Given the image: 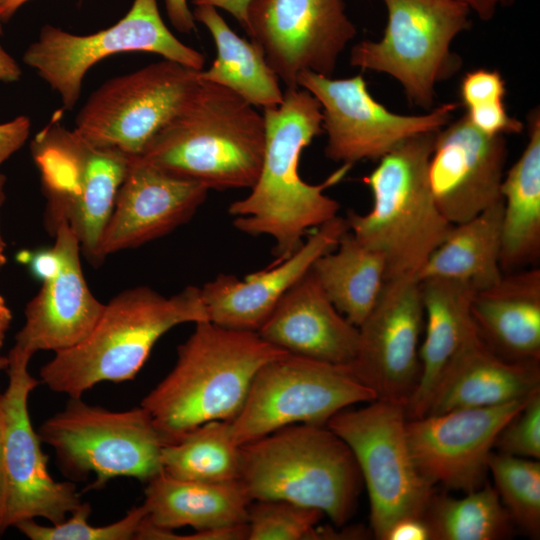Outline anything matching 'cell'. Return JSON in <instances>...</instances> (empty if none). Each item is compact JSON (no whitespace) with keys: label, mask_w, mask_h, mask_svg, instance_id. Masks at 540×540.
<instances>
[{"label":"cell","mask_w":540,"mask_h":540,"mask_svg":"<svg viewBox=\"0 0 540 540\" xmlns=\"http://www.w3.org/2000/svg\"><path fill=\"white\" fill-rule=\"evenodd\" d=\"M252 0H192L194 6L209 5L229 13L243 28L246 24L247 9Z\"/></svg>","instance_id":"cell-45"},{"label":"cell","mask_w":540,"mask_h":540,"mask_svg":"<svg viewBox=\"0 0 540 540\" xmlns=\"http://www.w3.org/2000/svg\"><path fill=\"white\" fill-rule=\"evenodd\" d=\"M145 522L170 530H196L247 523L251 498L239 480L200 482L174 478L163 471L147 482Z\"/></svg>","instance_id":"cell-27"},{"label":"cell","mask_w":540,"mask_h":540,"mask_svg":"<svg viewBox=\"0 0 540 540\" xmlns=\"http://www.w3.org/2000/svg\"><path fill=\"white\" fill-rule=\"evenodd\" d=\"M142 538L144 540H248V524L196 530L187 535H179L170 530L147 525L142 530Z\"/></svg>","instance_id":"cell-40"},{"label":"cell","mask_w":540,"mask_h":540,"mask_svg":"<svg viewBox=\"0 0 540 540\" xmlns=\"http://www.w3.org/2000/svg\"><path fill=\"white\" fill-rule=\"evenodd\" d=\"M31 130L29 117L21 115L0 123V166L27 141Z\"/></svg>","instance_id":"cell-41"},{"label":"cell","mask_w":540,"mask_h":540,"mask_svg":"<svg viewBox=\"0 0 540 540\" xmlns=\"http://www.w3.org/2000/svg\"><path fill=\"white\" fill-rule=\"evenodd\" d=\"M348 230L346 218L337 215L315 228L286 259L244 279L219 274L200 288L209 321L232 330L257 332L287 291Z\"/></svg>","instance_id":"cell-21"},{"label":"cell","mask_w":540,"mask_h":540,"mask_svg":"<svg viewBox=\"0 0 540 540\" xmlns=\"http://www.w3.org/2000/svg\"><path fill=\"white\" fill-rule=\"evenodd\" d=\"M209 189L130 157L104 229L98 260L167 235L189 221Z\"/></svg>","instance_id":"cell-20"},{"label":"cell","mask_w":540,"mask_h":540,"mask_svg":"<svg viewBox=\"0 0 540 540\" xmlns=\"http://www.w3.org/2000/svg\"><path fill=\"white\" fill-rule=\"evenodd\" d=\"M527 126V144L501 184L503 274L533 267L540 257L539 108L529 112Z\"/></svg>","instance_id":"cell-28"},{"label":"cell","mask_w":540,"mask_h":540,"mask_svg":"<svg viewBox=\"0 0 540 540\" xmlns=\"http://www.w3.org/2000/svg\"><path fill=\"white\" fill-rule=\"evenodd\" d=\"M465 5L483 21H490L499 7L513 4L514 0H456Z\"/></svg>","instance_id":"cell-46"},{"label":"cell","mask_w":540,"mask_h":540,"mask_svg":"<svg viewBox=\"0 0 540 540\" xmlns=\"http://www.w3.org/2000/svg\"><path fill=\"white\" fill-rule=\"evenodd\" d=\"M29 0H0V18L7 22Z\"/></svg>","instance_id":"cell-49"},{"label":"cell","mask_w":540,"mask_h":540,"mask_svg":"<svg viewBox=\"0 0 540 540\" xmlns=\"http://www.w3.org/2000/svg\"><path fill=\"white\" fill-rule=\"evenodd\" d=\"M192 13L208 29L217 50L210 67L199 72L200 78L229 89L255 107L280 105L284 92L262 50L238 36L215 7L196 5Z\"/></svg>","instance_id":"cell-29"},{"label":"cell","mask_w":540,"mask_h":540,"mask_svg":"<svg viewBox=\"0 0 540 540\" xmlns=\"http://www.w3.org/2000/svg\"><path fill=\"white\" fill-rule=\"evenodd\" d=\"M488 472L513 523L529 536L539 538V461L492 451L488 459Z\"/></svg>","instance_id":"cell-34"},{"label":"cell","mask_w":540,"mask_h":540,"mask_svg":"<svg viewBox=\"0 0 540 540\" xmlns=\"http://www.w3.org/2000/svg\"><path fill=\"white\" fill-rule=\"evenodd\" d=\"M324 513L287 500H252L248 508V540L313 539Z\"/></svg>","instance_id":"cell-36"},{"label":"cell","mask_w":540,"mask_h":540,"mask_svg":"<svg viewBox=\"0 0 540 540\" xmlns=\"http://www.w3.org/2000/svg\"><path fill=\"white\" fill-rule=\"evenodd\" d=\"M466 109L465 116L469 122L485 134L505 136L524 130L523 122L509 115L503 101Z\"/></svg>","instance_id":"cell-39"},{"label":"cell","mask_w":540,"mask_h":540,"mask_svg":"<svg viewBox=\"0 0 540 540\" xmlns=\"http://www.w3.org/2000/svg\"><path fill=\"white\" fill-rule=\"evenodd\" d=\"M239 481L251 500L280 499L318 509L335 526L353 515L362 477L327 425L292 424L240 446Z\"/></svg>","instance_id":"cell-6"},{"label":"cell","mask_w":540,"mask_h":540,"mask_svg":"<svg viewBox=\"0 0 540 540\" xmlns=\"http://www.w3.org/2000/svg\"><path fill=\"white\" fill-rule=\"evenodd\" d=\"M289 354L350 365L357 353L359 329L332 304L308 271L275 306L257 331Z\"/></svg>","instance_id":"cell-23"},{"label":"cell","mask_w":540,"mask_h":540,"mask_svg":"<svg viewBox=\"0 0 540 540\" xmlns=\"http://www.w3.org/2000/svg\"><path fill=\"white\" fill-rule=\"evenodd\" d=\"M203 321L209 318L199 287L187 286L170 297L147 286L127 289L105 304L81 342L55 352L42 366L41 382L53 392L81 398L100 382L132 380L166 332Z\"/></svg>","instance_id":"cell-4"},{"label":"cell","mask_w":540,"mask_h":540,"mask_svg":"<svg viewBox=\"0 0 540 540\" xmlns=\"http://www.w3.org/2000/svg\"><path fill=\"white\" fill-rule=\"evenodd\" d=\"M8 367V357L0 354V373ZM1 393V392H0Z\"/></svg>","instance_id":"cell-51"},{"label":"cell","mask_w":540,"mask_h":540,"mask_svg":"<svg viewBox=\"0 0 540 540\" xmlns=\"http://www.w3.org/2000/svg\"><path fill=\"white\" fill-rule=\"evenodd\" d=\"M494 448L511 456L540 458V390L534 392L521 410L499 432Z\"/></svg>","instance_id":"cell-37"},{"label":"cell","mask_w":540,"mask_h":540,"mask_svg":"<svg viewBox=\"0 0 540 540\" xmlns=\"http://www.w3.org/2000/svg\"><path fill=\"white\" fill-rule=\"evenodd\" d=\"M311 271L335 308L359 327L375 306L385 284L381 254L361 244L348 230Z\"/></svg>","instance_id":"cell-31"},{"label":"cell","mask_w":540,"mask_h":540,"mask_svg":"<svg viewBox=\"0 0 540 540\" xmlns=\"http://www.w3.org/2000/svg\"><path fill=\"white\" fill-rule=\"evenodd\" d=\"M244 30L287 89L304 71L332 77L357 33L344 0H252Z\"/></svg>","instance_id":"cell-16"},{"label":"cell","mask_w":540,"mask_h":540,"mask_svg":"<svg viewBox=\"0 0 540 540\" xmlns=\"http://www.w3.org/2000/svg\"><path fill=\"white\" fill-rule=\"evenodd\" d=\"M125 52L158 54L195 70H202L205 64L202 53L167 28L157 0H134L116 24L89 35L45 25L25 50L23 62L59 95L63 109L72 110L88 70L106 57Z\"/></svg>","instance_id":"cell-13"},{"label":"cell","mask_w":540,"mask_h":540,"mask_svg":"<svg viewBox=\"0 0 540 540\" xmlns=\"http://www.w3.org/2000/svg\"><path fill=\"white\" fill-rule=\"evenodd\" d=\"M2 21H1V18H0V35L3 33V26H2Z\"/></svg>","instance_id":"cell-54"},{"label":"cell","mask_w":540,"mask_h":540,"mask_svg":"<svg viewBox=\"0 0 540 540\" xmlns=\"http://www.w3.org/2000/svg\"><path fill=\"white\" fill-rule=\"evenodd\" d=\"M424 313V339L419 348L420 377L405 404L407 419L426 414L432 394L450 360L474 326L468 283L432 277L419 281Z\"/></svg>","instance_id":"cell-26"},{"label":"cell","mask_w":540,"mask_h":540,"mask_svg":"<svg viewBox=\"0 0 540 540\" xmlns=\"http://www.w3.org/2000/svg\"><path fill=\"white\" fill-rule=\"evenodd\" d=\"M375 399L349 365L285 353L256 372L230 422L232 437L241 446L292 424L326 425L338 412Z\"/></svg>","instance_id":"cell-11"},{"label":"cell","mask_w":540,"mask_h":540,"mask_svg":"<svg viewBox=\"0 0 540 540\" xmlns=\"http://www.w3.org/2000/svg\"><path fill=\"white\" fill-rule=\"evenodd\" d=\"M462 498L433 494L422 519L430 540H498L511 536L513 521L487 481Z\"/></svg>","instance_id":"cell-32"},{"label":"cell","mask_w":540,"mask_h":540,"mask_svg":"<svg viewBox=\"0 0 540 540\" xmlns=\"http://www.w3.org/2000/svg\"><path fill=\"white\" fill-rule=\"evenodd\" d=\"M18 259L26 263L33 276L42 282L55 276L61 266L60 255L54 246L49 249L21 252Z\"/></svg>","instance_id":"cell-42"},{"label":"cell","mask_w":540,"mask_h":540,"mask_svg":"<svg viewBox=\"0 0 540 540\" xmlns=\"http://www.w3.org/2000/svg\"><path fill=\"white\" fill-rule=\"evenodd\" d=\"M168 18L174 28L182 33L195 30L196 24L187 0H165Z\"/></svg>","instance_id":"cell-44"},{"label":"cell","mask_w":540,"mask_h":540,"mask_svg":"<svg viewBox=\"0 0 540 540\" xmlns=\"http://www.w3.org/2000/svg\"><path fill=\"white\" fill-rule=\"evenodd\" d=\"M22 76V70L17 61L0 44V81L12 83Z\"/></svg>","instance_id":"cell-47"},{"label":"cell","mask_w":540,"mask_h":540,"mask_svg":"<svg viewBox=\"0 0 540 540\" xmlns=\"http://www.w3.org/2000/svg\"><path fill=\"white\" fill-rule=\"evenodd\" d=\"M200 71L163 59L111 78L89 96L74 129L96 147L137 157L187 102Z\"/></svg>","instance_id":"cell-14"},{"label":"cell","mask_w":540,"mask_h":540,"mask_svg":"<svg viewBox=\"0 0 540 540\" xmlns=\"http://www.w3.org/2000/svg\"><path fill=\"white\" fill-rule=\"evenodd\" d=\"M7 357L8 385L0 393V533L38 517L59 523L82 504L73 483L50 475L48 456L33 428L28 399L40 381L28 370L32 356L13 346Z\"/></svg>","instance_id":"cell-12"},{"label":"cell","mask_w":540,"mask_h":540,"mask_svg":"<svg viewBox=\"0 0 540 540\" xmlns=\"http://www.w3.org/2000/svg\"><path fill=\"white\" fill-rule=\"evenodd\" d=\"M405 404L375 399L344 409L326 424L351 449L370 502L373 536L384 540L403 518H422L434 494L418 471L406 436Z\"/></svg>","instance_id":"cell-10"},{"label":"cell","mask_w":540,"mask_h":540,"mask_svg":"<svg viewBox=\"0 0 540 540\" xmlns=\"http://www.w3.org/2000/svg\"><path fill=\"white\" fill-rule=\"evenodd\" d=\"M92 509L89 503H83L65 520L45 526L35 519L17 523L15 527L31 540H130L135 539L143 520L147 515L145 506L133 507L118 521L104 526L88 523Z\"/></svg>","instance_id":"cell-35"},{"label":"cell","mask_w":540,"mask_h":540,"mask_svg":"<svg viewBox=\"0 0 540 540\" xmlns=\"http://www.w3.org/2000/svg\"><path fill=\"white\" fill-rule=\"evenodd\" d=\"M265 148L261 170L250 193L229 205L234 226L250 235L274 239L273 255L280 262L293 254L302 238L337 216L339 203L324 190L341 181L350 170L343 164L320 184L299 175L303 150L323 132L317 99L305 89H286L283 101L263 109Z\"/></svg>","instance_id":"cell-1"},{"label":"cell","mask_w":540,"mask_h":540,"mask_svg":"<svg viewBox=\"0 0 540 540\" xmlns=\"http://www.w3.org/2000/svg\"><path fill=\"white\" fill-rule=\"evenodd\" d=\"M38 434L54 449L67 476L83 479L95 474L91 489H101L116 477L148 482L162 472L166 441L141 405L111 411L69 398L61 411L41 424Z\"/></svg>","instance_id":"cell-8"},{"label":"cell","mask_w":540,"mask_h":540,"mask_svg":"<svg viewBox=\"0 0 540 540\" xmlns=\"http://www.w3.org/2000/svg\"><path fill=\"white\" fill-rule=\"evenodd\" d=\"M12 321V313L5 299L0 295V350L3 346L6 332Z\"/></svg>","instance_id":"cell-48"},{"label":"cell","mask_w":540,"mask_h":540,"mask_svg":"<svg viewBox=\"0 0 540 540\" xmlns=\"http://www.w3.org/2000/svg\"><path fill=\"white\" fill-rule=\"evenodd\" d=\"M529 397L407 419V441L420 474L433 487L463 493L484 485L499 432Z\"/></svg>","instance_id":"cell-17"},{"label":"cell","mask_w":540,"mask_h":540,"mask_svg":"<svg viewBox=\"0 0 540 540\" xmlns=\"http://www.w3.org/2000/svg\"><path fill=\"white\" fill-rule=\"evenodd\" d=\"M505 94V80L497 70L469 71L460 83V96L466 108L503 101Z\"/></svg>","instance_id":"cell-38"},{"label":"cell","mask_w":540,"mask_h":540,"mask_svg":"<svg viewBox=\"0 0 540 540\" xmlns=\"http://www.w3.org/2000/svg\"><path fill=\"white\" fill-rule=\"evenodd\" d=\"M538 390L539 361H511L499 356L474 325L445 368L425 415L500 405Z\"/></svg>","instance_id":"cell-24"},{"label":"cell","mask_w":540,"mask_h":540,"mask_svg":"<svg viewBox=\"0 0 540 540\" xmlns=\"http://www.w3.org/2000/svg\"><path fill=\"white\" fill-rule=\"evenodd\" d=\"M381 1L387 10L381 39L355 44L349 62L393 77L411 103L430 109L437 83L460 67L451 44L469 28L470 10L456 0Z\"/></svg>","instance_id":"cell-9"},{"label":"cell","mask_w":540,"mask_h":540,"mask_svg":"<svg viewBox=\"0 0 540 540\" xmlns=\"http://www.w3.org/2000/svg\"><path fill=\"white\" fill-rule=\"evenodd\" d=\"M162 471L174 478L200 482H231L240 477L241 454L227 421L206 422L165 444Z\"/></svg>","instance_id":"cell-33"},{"label":"cell","mask_w":540,"mask_h":540,"mask_svg":"<svg viewBox=\"0 0 540 540\" xmlns=\"http://www.w3.org/2000/svg\"><path fill=\"white\" fill-rule=\"evenodd\" d=\"M423 324L419 281H385L375 306L358 327V349L349 365L377 399L406 404L413 394L421 371Z\"/></svg>","instance_id":"cell-18"},{"label":"cell","mask_w":540,"mask_h":540,"mask_svg":"<svg viewBox=\"0 0 540 540\" xmlns=\"http://www.w3.org/2000/svg\"><path fill=\"white\" fill-rule=\"evenodd\" d=\"M264 148L263 114L229 89L201 79L137 158L209 190L250 189Z\"/></svg>","instance_id":"cell-3"},{"label":"cell","mask_w":540,"mask_h":540,"mask_svg":"<svg viewBox=\"0 0 540 540\" xmlns=\"http://www.w3.org/2000/svg\"><path fill=\"white\" fill-rule=\"evenodd\" d=\"M503 202L475 217L455 224L430 255L417 280L432 277L470 284L475 291L498 282L500 267Z\"/></svg>","instance_id":"cell-30"},{"label":"cell","mask_w":540,"mask_h":540,"mask_svg":"<svg viewBox=\"0 0 540 540\" xmlns=\"http://www.w3.org/2000/svg\"><path fill=\"white\" fill-rule=\"evenodd\" d=\"M53 235L60 269L43 281L27 303L24 325L15 336L14 347L31 356L41 350L55 353L75 346L91 332L105 307L87 285L74 232L60 224Z\"/></svg>","instance_id":"cell-22"},{"label":"cell","mask_w":540,"mask_h":540,"mask_svg":"<svg viewBox=\"0 0 540 540\" xmlns=\"http://www.w3.org/2000/svg\"><path fill=\"white\" fill-rule=\"evenodd\" d=\"M384 540H430V533L422 518L408 517L395 522Z\"/></svg>","instance_id":"cell-43"},{"label":"cell","mask_w":540,"mask_h":540,"mask_svg":"<svg viewBox=\"0 0 540 540\" xmlns=\"http://www.w3.org/2000/svg\"><path fill=\"white\" fill-rule=\"evenodd\" d=\"M1 498H2V476H1V448H0V510H1Z\"/></svg>","instance_id":"cell-53"},{"label":"cell","mask_w":540,"mask_h":540,"mask_svg":"<svg viewBox=\"0 0 540 540\" xmlns=\"http://www.w3.org/2000/svg\"><path fill=\"white\" fill-rule=\"evenodd\" d=\"M297 84L320 104L326 157L350 165L379 160L413 136L440 130L458 106L444 103L422 115L397 114L373 98L360 74L336 79L304 71Z\"/></svg>","instance_id":"cell-15"},{"label":"cell","mask_w":540,"mask_h":540,"mask_svg":"<svg viewBox=\"0 0 540 540\" xmlns=\"http://www.w3.org/2000/svg\"><path fill=\"white\" fill-rule=\"evenodd\" d=\"M504 135H488L465 114L436 135L428 163V182L442 215L453 225L502 201L507 159Z\"/></svg>","instance_id":"cell-19"},{"label":"cell","mask_w":540,"mask_h":540,"mask_svg":"<svg viewBox=\"0 0 540 540\" xmlns=\"http://www.w3.org/2000/svg\"><path fill=\"white\" fill-rule=\"evenodd\" d=\"M287 353L257 332L195 324L172 370L142 399L166 444L210 421L231 422L266 362Z\"/></svg>","instance_id":"cell-2"},{"label":"cell","mask_w":540,"mask_h":540,"mask_svg":"<svg viewBox=\"0 0 540 540\" xmlns=\"http://www.w3.org/2000/svg\"><path fill=\"white\" fill-rule=\"evenodd\" d=\"M438 131L413 136L382 156L363 179L372 194L371 210L347 214L353 236L382 255L385 281L417 279L454 226L439 211L428 182V163Z\"/></svg>","instance_id":"cell-5"},{"label":"cell","mask_w":540,"mask_h":540,"mask_svg":"<svg viewBox=\"0 0 540 540\" xmlns=\"http://www.w3.org/2000/svg\"><path fill=\"white\" fill-rule=\"evenodd\" d=\"M5 184H6V177L0 173V214H1V208L5 201ZM1 222V221H0ZM0 245L6 246V243L4 241V238L1 233V223H0Z\"/></svg>","instance_id":"cell-50"},{"label":"cell","mask_w":540,"mask_h":540,"mask_svg":"<svg viewBox=\"0 0 540 540\" xmlns=\"http://www.w3.org/2000/svg\"><path fill=\"white\" fill-rule=\"evenodd\" d=\"M53 116L30 143L46 198L45 224L51 234L66 224L88 260L99 263L100 241L130 157L66 128L62 110Z\"/></svg>","instance_id":"cell-7"},{"label":"cell","mask_w":540,"mask_h":540,"mask_svg":"<svg viewBox=\"0 0 540 540\" xmlns=\"http://www.w3.org/2000/svg\"><path fill=\"white\" fill-rule=\"evenodd\" d=\"M471 317L488 347L511 361L540 360V269L504 273L474 292Z\"/></svg>","instance_id":"cell-25"},{"label":"cell","mask_w":540,"mask_h":540,"mask_svg":"<svg viewBox=\"0 0 540 540\" xmlns=\"http://www.w3.org/2000/svg\"><path fill=\"white\" fill-rule=\"evenodd\" d=\"M5 248H6V246H1L0 245V269L6 263Z\"/></svg>","instance_id":"cell-52"}]
</instances>
